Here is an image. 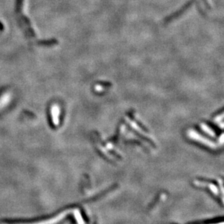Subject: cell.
Returning a JSON list of instances; mask_svg holds the SVG:
<instances>
[{
  "label": "cell",
  "instance_id": "3957f363",
  "mask_svg": "<svg viewBox=\"0 0 224 224\" xmlns=\"http://www.w3.org/2000/svg\"><path fill=\"white\" fill-rule=\"evenodd\" d=\"M52 114V124L54 126H58L59 124V114H60V109L58 105H53L51 109Z\"/></svg>",
  "mask_w": 224,
  "mask_h": 224
},
{
  "label": "cell",
  "instance_id": "277c9868",
  "mask_svg": "<svg viewBox=\"0 0 224 224\" xmlns=\"http://www.w3.org/2000/svg\"><path fill=\"white\" fill-rule=\"evenodd\" d=\"M10 100V94L9 92H3L0 95V110L6 106Z\"/></svg>",
  "mask_w": 224,
  "mask_h": 224
},
{
  "label": "cell",
  "instance_id": "5b68a950",
  "mask_svg": "<svg viewBox=\"0 0 224 224\" xmlns=\"http://www.w3.org/2000/svg\"><path fill=\"white\" fill-rule=\"evenodd\" d=\"M67 212H65L63 213H61V214L59 215L58 216L54 217V218H52V219H50V220H47V221H41V222H39V223H33V224H54V223H58V221H60L61 219H62L63 217H65V215L67 214Z\"/></svg>",
  "mask_w": 224,
  "mask_h": 224
},
{
  "label": "cell",
  "instance_id": "52a82bcc",
  "mask_svg": "<svg viewBox=\"0 0 224 224\" xmlns=\"http://www.w3.org/2000/svg\"><path fill=\"white\" fill-rule=\"evenodd\" d=\"M203 2H204L205 4V5H206L207 6H208V7L209 8L210 7V5H209V3H208V0H203Z\"/></svg>",
  "mask_w": 224,
  "mask_h": 224
},
{
  "label": "cell",
  "instance_id": "8992f818",
  "mask_svg": "<svg viewBox=\"0 0 224 224\" xmlns=\"http://www.w3.org/2000/svg\"><path fill=\"white\" fill-rule=\"evenodd\" d=\"M200 127H201V128H202V130L205 131V132H207V133H208V134L210 135V136H213V138H214V137L215 136V132H214V131H212V130H211V128H209V127H208V125H205V124H200Z\"/></svg>",
  "mask_w": 224,
  "mask_h": 224
},
{
  "label": "cell",
  "instance_id": "6da1fadb",
  "mask_svg": "<svg viewBox=\"0 0 224 224\" xmlns=\"http://www.w3.org/2000/svg\"><path fill=\"white\" fill-rule=\"evenodd\" d=\"M23 2L24 0H16L15 12L17 15L18 22L20 25L23 32L26 35V37L30 40L31 42L39 44V45L51 46L57 43V41L54 39L52 40H42L38 38V36L36 31L31 26V21L28 17L23 14Z\"/></svg>",
  "mask_w": 224,
  "mask_h": 224
},
{
  "label": "cell",
  "instance_id": "7a4b0ae2",
  "mask_svg": "<svg viewBox=\"0 0 224 224\" xmlns=\"http://www.w3.org/2000/svg\"><path fill=\"white\" fill-rule=\"evenodd\" d=\"M196 2V0H189V1L187 2L186 3L185 5H183V7H181L180 10H179V11L176 12L173 15H171V16H169L168 18H167V21H170V20H172V19L176 18V17H178V16H180V15L182 14L183 12H185L186 10H187V9H189V8L190 7H191V6H192V5H193V4H194V2Z\"/></svg>",
  "mask_w": 224,
  "mask_h": 224
}]
</instances>
